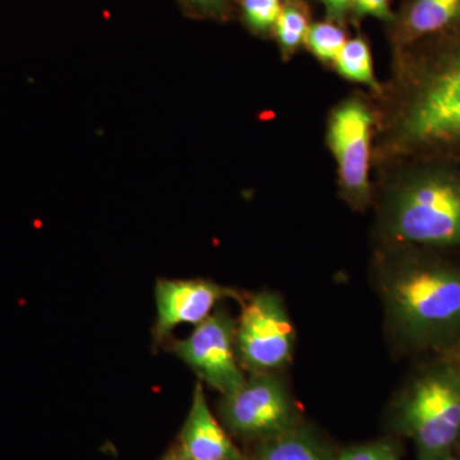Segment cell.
<instances>
[{"label": "cell", "mask_w": 460, "mask_h": 460, "mask_svg": "<svg viewBox=\"0 0 460 460\" xmlns=\"http://www.w3.org/2000/svg\"><path fill=\"white\" fill-rule=\"evenodd\" d=\"M381 296L390 323L414 344H432L460 329V271L407 262L387 271Z\"/></svg>", "instance_id": "6da1fadb"}, {"label": "cell", "mask_w": 460, "mask_h": 460, "mask_svg": "<svg viewBox=\"0 0 460 460\" xmlns=\"http://www.w3.org/2000/svg\"><path fill=\"white\" fill-rule=\"evenodd\" d=\"M399 434L416 447L419 460H447L460 438V371L441 366L420 375L393 413Z\"/></svg>", "instance_id": "7a4b0ae2"}, {"label": "cell", "mask_w": 460, "mask_h": 460, "mask_svg": "<svg viewBox=\"0 0 460 460\" xmlns=\"http://www.w3.org/2000/svg\"><path fill=\"white\" fill-rule=\"evenodd\" d=\"M390 234L429 247L460 244V178L429 174L396 193L387 214Z\"/></svg>", "instance_id": "3957f363"}, {"label": "cell", "mask_w": 460, "mask_h": 460, "mask_svg": "<svg viewBox=\"0 0 460 460\" xmlns=\"http://www.w3.org/2000/svg\"><path fill=\"white\" fill-rule=\"evenodd\" d=\"M219 411L230 432L259 443L301 423L289 390L275 372L251 374L237 392L223 396Z\"/></svg>", "instance_id": "277c9868"}, {"label": "cell", "mask_w": 460, "mask_h": 460, "mask_svg": "<svg viewBox=\"0 0 460 460\" xmlns=\"http://www.w3.org/2000/svg\"><path fill=\"white\" fill-rule=\"evenodd\" d=\"M296 330L283 299L260 292L247 299L235 325L239 365L251 374H269L292 358Z\"/></svg>", "instance_id": "5b68a950"}, {"label": "cell", "mask_w": 460, "mask_h": 460, "mask_svg": "<svg viewBox=\"0 0 460 460\" xmlns=\"http://www.w3.org/2000/svg\"><path fill=\"white\" fill-rule=\"evenodd\" d=\"M426 78L405 118L413 142L460 140V33Z\"/></svg>", "instance_id": "8992f818"}, {"label": "cell", "mask_w": 460, "mask_h": 460, "mask_svg": "<svg viewBox=\"0 0 460 460\" xmlns=\"http://www.w3.org/2000/svg\"><path fill=\"white\" fill-rule=\"evenodd\" d=\"M237 320L217 308L186 339L174 341L172 352L202 383L223 396L233 394L246 381L235 352Z\"/></svg>", "instance_id": "52a82bcc"}, {"label": "cell", "mask_w": 460, "mask_h": 460, "mask_svg": "<svg viewBox=\"0 0 460 460\" xmlns=\"http://www.w3.org/2000/svg\"><path fill=\"white\" fill-rule=\"evenodd\" d=\"M371 126L370 111L357 100L341 105L329 124V144L338 162L341 184L358 206L368 199Z\"/></svg>", "instance_id": "ba28073f"}, {"label": "cell", "mask_w": 460, "mask_h": 460, "mask_svg": "<svg viewBox=\"0 0 460 460\" xmlns=\"http://www.w3.org/2000/svg\"><path fill=\"white\" fill-rule=\"evenodd\" d=\"M226 298L239 299L232 288L206 279H159L155 286L156 321L153 335L156 343L177 328L199 325Z\"/></svg>", "instance_id": "9c48e42d"}, {"label": "cell", "mask_w": 460, "mask_h": 460, "mask_svg": "<svg viewBox=\"0 0 460 460\" xmlns=\"http://www.w3.org/2000/svg\"><path fill=\"white\" fill-rule=\"evenodd\" d=\"M181 452L195 460H246L208 407L204 386L196 384L181 432Z\"/></svg>", "instance_id": "30bf717a"}, {"label": "cell", "mask_w": 460, "mask_h": 460, "mask_svg": "<svg viewBox=\"0 0 460 460\" xmlns=\"http://www.w3.org/2000/svg\"><path fill=\"white\" fill-rule=\"evenodd\" d=\"M337 456L316 431L299 423L287 434L260 443L256 460H337Z\"/></svg>", "instance_id": "8fae6325"}, {"label": "cell", "mask_w": 460, "mask_h": 460, "mask_svg": "<svg viewBox=\"0 0 460 460\" xmlns=\"http://www.w3.org/2000/svg\"><path fill=\"white\" fill-rule=\"evenodd\" d=\"M460 23V0H413L404 18L413 38L453 30Z\"/></svg>", "instance_id": "7c38bea8"}, {"label": "cell", "mask_w": 460, "mask_h": 460, "mask_svg": "<svg viewBox=\"0 0 460 460\" xmlns=\"http://www.w3.org/2000/svg\"><path fill=\"white\" fill-rule=\"evenodd\" d=\"M335 65L339 74L343 75L348 80L376 87L370 48L362 39H353L345 42L343 50L335 60Z\"/></svg>", "instance_id": "4fadbf2b"}, {"label": "cell", "mask_w": 460, "mask_h": 460, "mask_svg": "<svg viewBox=\"0 0 460 460\" xmlns=\"http://www.w3.org/2000/svg\"><path fill=\"white\" fill-rule=\"evenodd\" d=\"M308 48L321 60L335 62L343 50L347 38L343 30L332 23H314L305 38Z\"/></svg>", "instance_id": "5bb4252c"}, {"label": "cell", "mask_w": 460, "mask_h": 460, "mask_svg": "<svg viewBox=\"0 0 460 460\" xmlns=\"http://www.w3.org/2000/svg\"><path fill=\"white\" fill-rule=\"evenodd\" d=\"M275 30H277L278 40H279L283 50L296 49L302 42L305 41L308 30H310L304 9L299 8L296 4L288 5L281 9Z\"/></svg>", "instance_id": "9a60e30c"}, {"label": "cell", "mask_w": 460, "mask_h": 460, "mask_svg": "<svg viewBox=\"0 0 460 460\" xmlns=\"http://www.w3.org/2000/svg\"><path fill=\"white\" fill-rule=\"evenodd\" d=\"M337 460H401V450L389 438L352 445L338 453Z\"/></svg>", "instance_id": "2e32d148"}, {"label": "cell", "mask_w": 460, "mask_h": 460, "mask_svg": "<svg viewBox=\"0 0 460 460\" xmlns=\"http://www.w3.org/2000/svg\"><path fill=\"white\" fill-rule=\"evenodd\" d=\"M244 20L256 31H268L277 25L281 13L280 0H242Z\"/></svg>", "instance_id": "e0dca14e"}, {"label": "cell", "mask_w": 460, "mask_h": 460, "mask_svg": "<svg viewBox=\"0 0 460 460\" xmlns=\"http://www.w3.org/2000/svg\"><path fill=\"white\" fill-rule=\"evenodd\" d=\"M352 9L357 16H372L392 20L389 0H353Z\"/></svg>", "instance_id": "ac0fdd59"}, {"label": "cell", "mask_w": 460, "mask_h": 460, "mask_svg": "<svg viewBox=\"0 0 460 460\" xmlns=\"http://www.w3.org/2000/svg\"><path fill=\"white\" fill-rule=\"evenodd\" d=\"M184 7L206 17H220L228 9L229 0H181Z\"/></svg>", "instance_id": "d6986e66"}, {"label": "cell", "mask_w": 460, "mask_h": 460, "mask_svg": "<svg viewBox=\"0 0 460 460\" xmlns=\"http://www.w3.org/2000/svg\"><path fill=\"white\" fill-rule=\"evenodd\" d=\"M330 17L341 20L349 9H352L353 0H323Z\"/></svg>", "instance_id": "ffe728a7"}, {"label": "cell", "mask_w": 460, "mask_h": 460, "mask_svg": "<svg viewBox=\"0 0 460 460\" xmlns=\"http://www.w3.org/2000/svg\"><path fill=\"white\" fill-rule=\"evenodd\" d=\"M169 460H195L187 456L186 454L178 450V452H174L168 456Z\"/></svg>", "instance_id": "44dd1931"}, {"label": "cell", "mask_w": 460, "mask_h": 460, "mask_svg": "<svg viewBox=\"0 0 460 460\" xmlns=\"http://www.w3.org/2000/svg\"><path fill=\"white\" fill-rule=\"evenodd\" d=\"M447 460H460V459H458V458H454V456H450V458H449V459H447Z\"/></svg>", "instance_id": "7402d4cb"}, {"label": "cell", "mask_w": 460, "mask_h": 460, "mask_svg": "<svg viewBox=\"0 0 460 460\" xmlns=\"http://www.w3.org/2000/svg\"><path fill=\"white\" fill-rule=\"evenodd\" d=\"M163 460H169V459H168V456H166V458H165V459H163Z\"/></svg>", "instance_id": "603a6c76"}, {"label": "cell", "mask_w": 460, "mask_h": 460, "mask_svg": "<svg viewBox=\"0 0 460 460\" xmlns=\"http://www.w3.org/2000/svg\"><path fill=\"white\" fill-rule=\"evenodd\" d=\"M459 371H460V368H459Z\"/></svg>", "instance_id": "cb8c5ba5"}, {"label": "cell", "mask_w": 460, "mask_h": 460, "mask_svg": "<svg viewBox=\"0 0 460 460\" xmlns=\"http://www.w3.org/2000/svg\"><path fill=\"white\" fill-rule=\"evenodd\" d=\"M280 2H281V0H280Z\"/></svg>", "instance_id": "d4e9b609"}]
</instances>
